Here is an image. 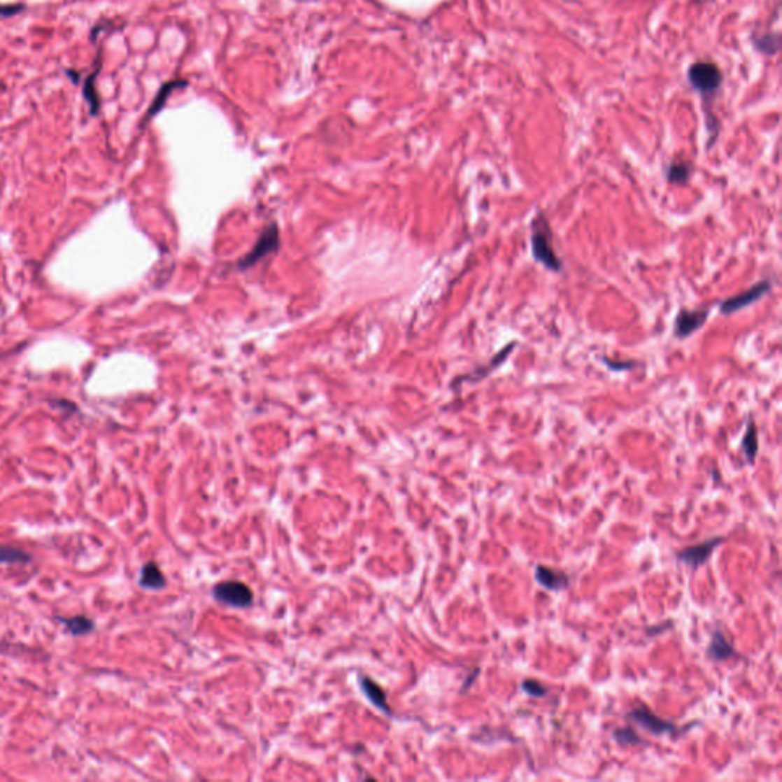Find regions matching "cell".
Listing matches in <instances>:
<instances>
[{"instance_id": "cell-8", "label": "cell", "mask_w": 782, "mask_h": 782, "mask_svg": "<svg viewBox=\"0 0 782 782\" xmlns=\"http://www.w3.org/2000/svg\"><path fill=\"white\" fill-rule=\"evenodd\" d=\"M628 717L630 720H633V723H636L637 726L644 727L653 735H664V734H674V732H677V727L674 726L672 723L657 717V715L653 713L650 709H645V708L634 709L628 713Z\"/></svg>"}, {"instance_id": "cell-18", "label": "cell", "mask_w": 782, "mask_h": 782, "mask_svg": "<svg viewBox=\"0 0 782 782\" xmlns=\"http://www.w3.org/2000/svg\"><path fill=\"white\" fill-rule=\"evenodd\" d=\"M614 739L622 746H634V744H640L644 743L642 738H640L634 729L631 727H620V729H616L614 734H613Z\"/></svg>"}, {"instance_id": "cell-4", "label": "cell", "mask_w": 782, "mask_h": 782, "mask_svg": "<svg viewBox=\"0 0 782 782\" xmlns=\"http://www.w3.org/2000/svg\"><path fill=\"white\" fill-rule=\"evenodd\" d=\"M772 286H773L772 280L767 278L755 283L752 287H748L747 290H744V292L726 298L725 301L720 304V312L723 315H732L735 312L743 311L746 307L755 304L756 301H760L762 297L767 295L772 290Z\"/></svg>"}, {"instance_id": "cell-12", "label": "cell", "mask_w": 782, "mask_h": 782, "mask_svg": "<svg viewBox=\"0 0 782 782\" xmlns=\"http://www.w3.org/2000/svg\"><path fill=\"white\" fill-rule=\"evenodd\" d=\"M167 584V579L164 578L161 569L157 567V564L150 561L147 562L143 570H141L139 576V585L147 590H162Z\"/></svg>"}, {"instance_id": "cell-6", "label": "cell", "mask_w": 782, "mask_h": 782, "mask_svg": "<svg viewBox=\"0 0 782 782\" xmlns=\"http://www.w3.org/2000/svg\"><path fill=\"white\" fill-rule=\"evenodd\" d=\"M689 81L692 86L703 94H709L717 90L721 85V72L713 63L698 62L690 66Z\"/></svg>"}, {"instance_id": "cell-15", "label": "cell", "mask_w": 782, "mask_h": 782, "mask_svg": "<svg viewBox=\"0 0 782 782\" xmlns=\"http://www.w3.org/2000/svg\"><path fill=\"white\" fill-rule=\"evenodd\" d=\"M694 173L692 164L688 161H674L667 169V180L672 185H685Z\"/></svg>"}, {"instance_id": "cell-5", "label": "cell", "mask_w": 782, "mask_h": 782, "mask_svg": "<svg viewBox=\"0 0 782 782\" xmlns=\"http://www.w3.org/2000/svg\"><path fill=\"white\" fill-rule=\"evenodd\" d=\"M278 245H280L278 227H277V225H271V227H268L263 231V234L260 236L259 240H257V243L254 245L251 251H249L243 257V259L237 263L239 268L240 269L251 268V266H254L255 263H259L268 254L277 251Z\"/></svg>"}, {"instance_id": "cell-9", "label": "cell", "mask_w": 782, "mask_h": 782, "mask_svg": "<svg viewBox=\"0 0 782 782\" xmlns=\"http://www.w3.org/2000/svg\"><path fill=\"white\" fill-rule=\"evenodd\" d=\"M517 347V343H509L506 347H503L500 352H497L495 356L490 360L488 364L485 365H480V367L474 369L472 371H469V374H466V376H462L459 381L463 382H472V384H476V382H480L481 379L488 378L490 373L495 371L498 367H502V365L506 362L507 357L513 352V348Z\"/></svg>"}, {"instance_id": "cell-22", "label": "cell", "mask_w": 782, "mask_h": 782, "mask_svg": "<svg viewBox=\"0 0 782 782\" xmlns=\"http://www.w3.org/2000/svg\"><path fill=\"white\" fill-rule=\"evenodd\" d=\"M22 5H0V15H13L22 11Z\"/></svg>"}, {"instance_id": "cell-20", "label": "cell", "mask_w": 782, "mask_h": 782, "mask_svg": "<svg viewBox=\"0 0 782 782\" xmlns=\"http://www.w3.org/2000/svg\"><path fill=\"white\" fill-rule=\"evenodd\" d=\"M174 85H176V83H171V85H167V86H164V87H162L161 92L157 94V97H156L155 104H153L152 107H150V113H148V115H155L157 111L161 109L162 104H164V101H165V99H167L169 94L174 89Z\"/></svg>"}, {"instance_id": "cell-1", "label": "cell", "mask_w": 782, "mask_h": 782, "mask_svg": "<svg viewBox=\"0 0 782 782\" xmlns=\"http://www.w3.org/2000/svg\"><path fill=\"white\" fill-rule=\"evenodd\" d=\"M530 251L534 260L547 271L556 273L562 271V260L553 245V231L543 211H536L530 222Z\"/></svg>"}, {"instance_id": "cell-7", "label": "cell", "mask_w": 782, "mask_h": 782, "mask_svg": "<svg viewBox=\"0 0 782 782\" xmlns=\"http://www.w3.org/2000/svg\"><path fill=\"white\" fill-rule=\"evenodd\" d=\"M723 539H725L723 536H715L712 539L704 541V543H702V544L686 547V548H683V550L678 552L677 558L683 564L689 565L690 569L695 570V569L702 567V565L708 562L709 556L715 550V547L721 544Z\"/></svg>"}, {"instance_id": "cell-2", "label": "cell", "mask_w": 782, "mask_h": 782, "mask_svg": "<svg viewBox=\"0 0 782 782\" xmlns=\"http://www.w3.org/2000/svg\"><path fill=\"white\" fill-rule=\"evenodd\" d=\"M213 596L218 602L232 606V609H248L254 601L253 590L239 581L220 582L214 587Z\"/></svg>"}, {"instance_id": "cell-14", "label": "cell", "mask_w": 782, "mask_h": 782, "mask_svg": "<svg viewBox=\"0 0 782 782\" xmlns=\"http://www.w3.org/2000/svg\"><path fill=\"white\" fill-rule=\"evenodd\" d=\"M58 622L62 623V625L66 628L69 634L72 636H86L89 633H92L95 630V623L94 620H90L86 616H72V618H57Z\"/></svg>"}, {"instance_id": "cell-21", "label": "cell", "mask_w": 782, "mask_h": 782, "mask_svg": "<svg viewBox=\"0 0 782 782\" xmlns=\"http://www.w3.org/2000/svg\"><path fill=\"white\" fill-rule=\"evenodd\" d=\"M602 361H604V364L606 365V367H609V369L613 370V371H625V370H631V369H634V367H636V362H633V361H630V362H614V361L606 360V357H602Z\"/></svg>"}, {"instance_id": "cell-16", "label": "cell", "mask_w": 782, "mask_h": 782, "mask_svg": "<svg viewBox=\"0 0 782 782\" xmlns=\"http://www.w3.org/2000/svg\"><path fill=\"white\" fill-rule=\"evenodd\" d=\"M741 446H743V453H744V455H746L747 462L752 464V463L755 462V457H756V454H758V448H760V443H758V429H756V425H755L753 419H748L747 429H746V432H744V437H743Z\"/></svg>"}, {"instance_id": "cell-10", "label": "cell", "mask_w": 782, "mask_h": 782, "mask_svg": "<svg viewBox=\"0 0 782 782\" xmlns=\"http://www.w3.org/2000/svg\"><path fill=\"white\" fill-rule=\"evenodd\" d=\"M535 575H536V581L541 585L547 590H553V592L567 588L570 584L569 578L565 576L564 573H558L552 569L544 567V565H538L535 570Z\"/></svg>"}, {"instance_id": "cell-13", "label": "cell", "mask_w": 782, "mask_h": 782, "mask_svg": "<svg viewBox=\"0 0 782 782\" xmlns=\"http://www.w3.org/2000/svg\"><path fill=\"white\" fill-rule=\"evenodd\" d=\"M708 655L711 657L712 660H727L730 657L735 655L734 651V646L730 645L729 640L725 637V634L721 633V631H715L712 640H711V645H709V650H708Z\"/></svg>"}, {"instance_id": "cell-11", "label": "cell", "mask_w": 782, "mask_h": 782, "mask_svg": "<svg viewBox=\"0 0 782 782\" xmlns=\"http://www.w3.org/2000/svg\"><path fill=\"white\" fill-rule=\"evenodd\" d=\"M361 688L364 690L365 697H367L379 711H382L387 715H391V708L387 702V694L384 692V689L376 683V681H373L369 677H361Z\"/></svg>"}, {"instance_id": "cell-17", "label": "cell", "mask_w": 782, "mask_h": 782, "mask_svg": "<svg viewBox=\"0 0 782 782\" xmlns=\"http://www.w3.org/2000/svg\"><path fill=\"white\" fill-rule=\"evenodd\" d=\"M32 556L19 547L0 546V562L2 564H28Z\"/></svg>"}, {"instance_id": "cell-3", "label": "cell", "mask_w": 782, "mask_h": 782, "mask_svg": "<svg viewBox=\"0 0 782 782\" xmlns=\"http://www.w3.org/2000/svg\"><path fill=\"white\" fill-rule=\"evenodd\" d=\"M711 315V307H681L677 312L676 320H674V336L677 339H686L692 336L695 332L703 329V326L708 321Z\"/></svg>"}, {"instance_id": "cell-19", "label": "cell", "mask_w": 782, "mask_h": 782, "mask_svg": "<svg viewBox=\"0 0 782 782\" xmlns=\"http://www.w3.org/2000/svg\"><path fill=\"white\" fill-rule=\"evenodd\" d=\"M522 690L524 692H527L530 697H544L547 694V689L535 680L522 681Z\"/></svg>"}]
</instances>
